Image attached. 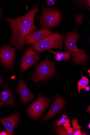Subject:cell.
Returning a JSON list of instances; mask_svg holds the SVG:
<instances>
[{"instance_id":"cell-1","label":"cell","mask_w":90,"mask_h":135,"mask_svg":"<svg viewBox=\"0 0 90 135\" xmlns=\"http://www.w3.org/2000/svg\"><path fill=\"white\" fill-rule=\"evenodd\" d=\"M39 3L25 15L16 18H7L11 30L9 38L11 44L19 51L24 49V43L26 37L32 32L37 29L34 24L35 15L39 11Z\"/></svg>"},{"instance_id":"cell-2","label":"cell","mask_w":90,"mask_h":135,"mask_svg":"<svg viewBox=\"0 0 90 135\" xmlns=\"http://www.w3.org/2000/svg\"><path fill=\"white\" fill-rule=\"evenodd\" d=\"M79 38L77 32H70L65 36V51L71 54L73 62L75 64L80 65L86 62L87 56L84 50L80 49L77 46V41Z\"/></svg>"},{"instance_id":"cell-3","label":"cell","mask_w":90,"mask_h":135,"mask_svg":"<svg viewBox=\"0 0 90 135\" xmlns=\"http://www.w3.org/2000/svg\"><path fill=\"white\" fill-rule=\"evenodd\" d=\"M64 35L58 33L50 35L32 45L33 50L42 52L50 49H61Z\"/></svg>"},{"instance_id":"cell-4","label":"cell","mask_w":90,"mask_h":135,"mask_svg":"<svg viewBox=\"0 0 90 135\" xmlns=\"http://www.w3.org/2000/svg\"><path fill=\"white\" fill-rule=\"evenodd\" d=\"M61 18V15L59 12L54 9L45 8L42 10L38 21L43 27L48 30L57 26Z\"/></svg>"},{"instance_id":"cell-5","label":"cell","mask_w":90,"mask_h":135,"mask_svg":"<svg viewBox=\"0 0 90 135\" xmlns=\"http://www.w3.org/2000/svg\"><path fill=\"white\" fill-rule=\"evenodd\" d=\"M55 71L54 64L49 59L46 58L37 67L32 80L37 82L47 79L52 76Z\"/></svg>"},{"instance_id":"cell-6","label":"cell","mask_w":90,"mask_h":135,"mask_svg":"<svg viewBox=\"0 0 90 135\" xmlns=\"http://www.w3.org/2000/svg\"><path fill=\"white\" fill-rule=\"evenodd\" d=\"M49 100L45 97L41 96L27 109V113L33 119L40 117L48 106Z\"/></svg>"},{"instance_id":"cell-7","label":"cell","mask_w":90,"mask_h":135,"mask_svg":"<svg viewBox=\"0 0 90 135\" xmlns=\"http://www.w3.org/2000/svg\"><path fill=\"white\" fill-rule=\"evenodd\" d=\"M16 50L9 45H5L0 50V61L7 68H12L14 65Z\"/></svg>"},{"instance_id":"cell-8","label":"cell","mask_w":90,"mask_h":135,"mask_svg":"<svg viewBox=\"0 0 90 135\" xmlns=\"http://www.w3.org/2000/svg\"><path fill=\"white\" fill-rule=\"evenodd\" d=\"M39 53L35 51L30 46L23 54L20 66L21 71L27 70L35 64L40 59Z\"/></svg>"},{"instance_id":"cell-9","label":"cell","mask_w":90,"mask_h":135,"mask_svg":"<svg viewBox=\"0 0 90 135\" xmlns=\"http://www.w3.org/2000/svg\"><path fill=\"white\" fill-rule=\"evenodd\" d=\"M54 32L46 29L34 31L30 33L26 38L24 44H30L32 45L47 36L53 34Z\"/></svg>"},{"instance_id":"cell-10","label":"cell","mask_w":90,"mask_h":135,"mask_svg":"<svg viewBox=\"0 0 90 135\" xmlns=\"http://www.w3.org/2000/svg\"><path fill=\"white\" fill-rule=\"evenodd\" d=\"M19 118V114L18 113L12 114L4 118H0V122L5 128L8 135H12L15 133L13 131L18 125Z\"/></svg>"},{"instance_id":"cell-11","label":"cell","mask_w":90,"mask_h":135,"mask_svg":"<svg viewBox=\"0 0 90 135\" xmlns=\"http://www.w3.org/2000/svg\"><path fill=\"white\" fill-rule=\"evenodd\" d=\"M17 91L23 104L31 101L34 97V95L30 91L22 79H20L19 81Z\"/></svg>"},{"instance_id":"cell-12","label":"cell","mask_w":90,"mask_h":135,"mask_svg":"<svg viewBox=\"0 0 90 135\" xmlns=\"http://www.w3.org/2000/svg\"><path fill=\"white\" fill-rule=\"evenodd\" d=\"M65 104V101L63 98L57 97L52 107L43 119L42 121H46L59 113Z\"/></svg>"},{"instance_id":"cell-13","label":"cell","mask_w":90,"mask_h":135,"mask_svg":"<svg viewBox=\"0 0 90 135\" xmlns=\"http://www.w3.org/2000/svg\"><path fill=\"white\" fill-rule=\"evenodd\" d=\"M14 105V96L12 91L6 87L0 92V107Z\"/></svg>"},{"instance_id":"cell-14","label":"cell","mask_w":90,"mask_h":135,"mask_svg":"<svg viewBox=\"0 0 90 135\" xmlns=\"http://www.w3.org/2000/svg\"><path fill=\"white\" fill-rule=\"evenodd\" d=\"M81 72L82 78L78 83V91L80 94L81 89H84L89 83L88 79L83 75L82 71H81Z\"/></svg>"},{"instance_id":"cell-15","label":"cell","mask_w":90,"mask_h":135,"mask_svg":"<svg viewBox=\"0 0 90 135\" xmlns=\"http://www.w3.org/2000/svg\"><path fill=\"white\" fill-rule=\"evenodd\" d=\"M47 51L52 53L56 55L59 56L65 62L68 61L70 57V53L68 51L66 52H58L49 50Z\"/></svg>"},{"instance_id":"cell-16","label":"cell","mask_w":90,"mask_h":135,"mask_svg":"<svg viewBox=\"0 0 90 135\" xmlns=\"http://www.w3.org/2000/svg\"><path fill=\"white\" fill-rule=\"evenodd\" d=\"M72 124L73 130L77 131L80 130L81 129V127L78 125V120L77 118H75L73 120Z\"/></svg>"},{"instance_id":"cell-17","label":"cell","mask_w":90,"mask_h":135,"mask_svg":"<svg viewBox=\"0 0 90 135\" xmlns=\"http://www.w3.org/2000/svg\"><path fill=\"white\" fill-rule=\"evenodd\" d=\"M75 19L76 23L80 24L82 23L83 21L82 15H80L76 16Z\"/></svg>"},{"instance_id":"cell-18","label":"cell","mask_w":90,"mask_h":135,"mask_svg":"<svg viewBox=\"0 0 90 135\" xmlns=\"http://www.w3.org/2000/svg\"><path fill=\"white\" fill-rule=\"evenodd\" d=\"M57 132L58 134L60 135H70V134L68 133L67 132L64 130L63 129L61 128H58Z\"/></svg>"},{"instance_id":"cell-19","label":"cell","mask_w":90,"mask_h":135,"mask_svg":"<svg viewBox=\"0 0 90 135\" xmlns=\"http://www.w3.org/2000/svg\"><path fill=\"white\" fill-rule=\"evenodd\" d=\"M68 115L65 116V115H62L63 117L60 120H59L58 122L57 125L58 126L60 125L63 123L65 122L66 120L67 119V118L68 117Z\"/></svg>"},{"instance_id":"cell-20","label":"cell","mask_w":90,"mask_h":135,"mask_svg":"<svg viewBox=\"0 0 90 135\" xmlns=\"http://www.w3.org/2000/svg\"><path fill=\"white\" fill-rule=\"evenodd\" d=\"M63 125L66 130L70 127V124H69V121L68 119H67L66 121L63 123Z\"/></svg>"},{"instance_id":"cell-21","label":"cell","mask_w":90,"mask_h":135,"mask_svg":"<svg viewBox=\"0 0 90 135\" xmlns=\"http://www.w3.org/2000/svg\"><path fill=\"white\" fill-rule=\"evenodd\" d=\"M66 130L67 131L68 133H69L70 135H74V133L73 132V129L72 128L69 127Z\"/></svg>"},{"instance_id":"cell-22","label":"cell","mask_w":90,"mask_h":135,"mask_svg":"<svg viewBox=\"0 0 90 135\" xmlns=\"http://www.w3.org/2000/svg\"><path fill=\"white\" fill-rule=\"evenodd\" d=\"M47 3L50 6L53 5L55 4V1H47Z\"/></svg>"},{"instance_id":"cell-23","label":"cell","mask_w":90,"mask_h":135,"mask_svg":"<svg viewBox=\"0 0 90 135\" xmlns=\"http://www.w3.org/2000/svg\"><path fill=\"white\" fill-rule=\"evenodd\" d=\"M74 135H82L80 130H78L76 131L74 133Z\"/></svg>"},{"instance_id":"cell-24","label":"cell","mask_w":90,"mask_h":135,"mask_svg":"<svg viewBox=\"0 0 90 135\" xmlns=\"http://www.w3.org/2000/svg\"><path fill=\"white\" fill-rule=\"evenodd\" d=\"M55 58L56 60L58 61H60L62 60L61 58L58 55H56L55 56Z\"/></svg>"},{"instance_id":"cell-25","label":"cell","mask_w":90,"mask_h":135,"mask_svg":"<svg viewBox=\"0 0 90 135\" xmlns=\"http://www.w3.org/2000/svg\"><path fill=\"white\" fill-rule=\"evenodd\" d=\"M8 133L7 131H3L0 132V135H8Z\"/></svg>"},{"instance_id":"cell-26","label":"cell","mask_w":90,"mask_h":135,"mask_svg":"<svg viewBox=\"0 0 90 135\" xmlns=\"http://www.w3.org/2000/svg\"><path fill=\"white\" fill-rule=\"evenodd\" d=\"M85 90L87 91H89L90 90V88L89 87H87V86L84 88Z\"/></svg>"},{"instance_id":"cell-27","label":"cell","mask_w":90,"mask_h":135,"mask_svg":"<svg viewBox=\"0 0 90 135\" xmlns=\"http://www.w3.org/2000/svg\"><path fill=\"white\" fill-rule=\"evenodd\" d=\"M2 13H1V9H0V18H2Z\"/></svg>"},{"instance_id":"cell-28","label":"cell","mask_w":90,"mask_h":135,"mask_svg":"<svg viewBox=\"0 0 90 135\" xmlns=\"http://www.w3.org/2000/svg\"><path fill=\"white\" fill-rule=\"evenodd\" d=\"M2 83V79L1 78V76H0V85H1Z\"/></svg>"},{"instance_id":"cell-29","label":"cell","mask_w":90,"mask_h":135,"mask_svg":"<svg viewBox=\"0 0 90 135\" xmlns=\"http://www.w3.org/2000/svg\"><path fill=\"white\" fill-rule=\"evenodd\" d=\"M88 69V70L87 71V72L88 73H89V76H90V70L89 69Z\"/></svg>"},{"instance_id":"cell-30","label":"cell","mask_w":90,"mask_h":135,"mask_svg":"<svg viewBox=\"0 0 90 135\" xmlns=\"http://www.w3.org/2000/svg\"><path fill=\"white\" fill-rule=\"evenodd\" d=\"M89 109V110H88V112H90V106L89 107V108H88V110Z\"/></svg>"},{"instance_id":"cell-31","label":"cell","mask_w":90,"mask_h":135,"mask_svg":"<svg viewBox=\"0 0 90 135\" xmlns=\"http://www.w3.org/2000/svg\"><path fill=\"white\" fill-rule=\"evenodd\" d=\"M88 127L89 129H90V124L89 123V125L88 126Z\"/></svg>"}]
</instances>
